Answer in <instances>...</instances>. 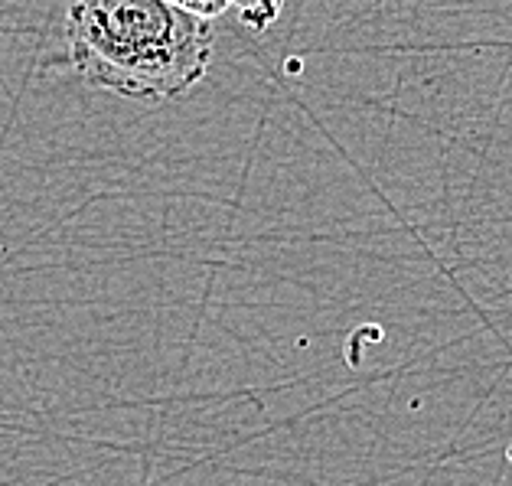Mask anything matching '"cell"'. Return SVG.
Wrapping results in <instances>:
<instances>
[{
  "mask_svg": "<svg viewBox=\"0 0 512 486\" xmlns=\"http://www.w3.org/2000/svg\"><path fill=\"white\" fill-rule=\"evenodd\" d=\"M229 4L235 7V14H239L245 27L255 33L268 30L284 10V0H229Z\"/></svg>",
  "mask_w": 512,
  "mask_h": 486,
  "instance_id": "2",
  "label": "cell"
},
{
  "mask_svg": "<svg viewBox=\"0 0 512 486\" xmlns=\"http://www.w3.org/2000/svg\"><path fill=\"white\" fill-rule=\"evenodd\" d=\"M167 4H170V7H177V10H183V14H190V17L206 20V23L219 20V17L232 7L229 0H167Z\"/></svg>",
  "mask_w": 512,
  "mask_h": 486,
  "instance_id": "3",
  "label": "cell"
},
{
  "mask_svg": "<svg viewBox=\"0 0 512 486\" xmlns=\"http://www.w3.org/2000/svg\"><path fill=\"white\" fill-rule=\"evenodd\" d=\"M66 46L92 89L131 102H177L206 79L212 23L167 0H69Z\"/></svg>",
  "mask_w": 512,
  "mask_h": 486,
  "instance_id": "1",
  "label": "cell"
}]
</instances>
